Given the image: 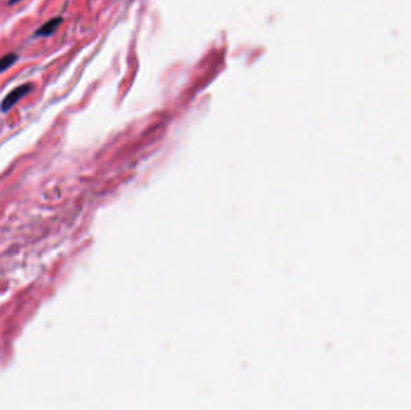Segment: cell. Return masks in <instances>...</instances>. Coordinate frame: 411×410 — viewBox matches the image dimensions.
<instances>
[{
	"mask_svg": "<svg viewBox=\"0 0 411 410\" xmlns=\"http://www.w3.org/2000/svg\"><path fill=\"white\" fill-rule=\"evenodd\" d=\"M18 61V55L16 53H8V54L0 57V74L8 70L11 66Z\"/></svg>",
	"mask_w": 411,
	"mask_h": 410,
	"instance_id": "3957f363",
	"label": "cell"
},
{
	"mask_svg": "<svg viewBox=\"0 0 411 410\" xmlns=\"http://www.w3.org/2000/svg\"><path fill=\"white\" fill-rule=\"evenodd\" d=\"M32 91H33L32 83H24L13 88L12 91L3 99L2 104H0V110H2V112H9L10 110H12L13 106L17 104L18 101H21L22 99L24 98L26 94H29Z\"/></svg>",
	"mask_w": 411,
	"mask_h": 410,
	"instance_id": "6da1fadb",
	"label": "cell"
},
{
	"mask_svg": "<svg viewBox=\"0 0 411 410\" xmlns=\"http://www.w3.org/2000/svg\"><path fill=\"white\" fill-rule=\"evenodd\" d=\"M63 22L62 17H54L51 18L49 21L44 23L38 31L35 32V36H39V38H46V36H51L54 34L55 32L58 31V28L61 26Z\"/></svg>",
	"mask_w": 411,
	"mask_h": 410,
	"instance_id": "7a4b0ae2",
	"label": "cell"
},
{
	"mask_svg": "<svg viewBox=\"0 0 411 410\" xmlns=\"http://www.w3.org/2000/svg\"><path fill=\"white\" fill-rule=\"evenodd\" d=\"M21 2V0H10L9 2V5H13V4H17V3Z\"/></svg>",
	"mask_w": 411,
	"mask_h": 410,
	"instance_id": "277c9868",
	"label": "cell"
}]
</instances>
